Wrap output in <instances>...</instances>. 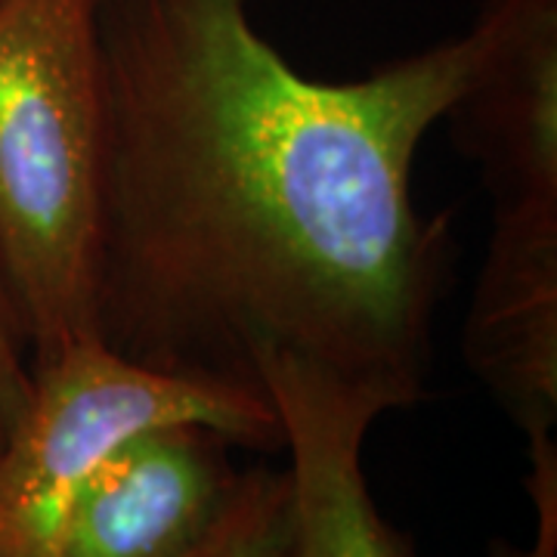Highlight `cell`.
Wrapping results in <instances>:
<instances>
[{"label": "cell", "mask_w": 557, "mask_h": 557, "mask_svg": "<svg viewBox=\"0 0 557 557\" xmlns=\"http://www.w3.org/2000/svg\"><path fill=\"white\" fill-rule=\"evenodd\" d=\"M458 38L359 81L300 75L248 0H102L97 338L168 375L258 391L276 359L387 412L424 397L449 218L412 164L483 53Z\"/></svg>", "instance_id": "6da1fadb"}, {"label": "cell", "mask_w": 557, "mask_h": 557, "mask_svg": "<svg viewBox=\"0 0 557 557\" xmlns=\"http://www.w3.org/2000/svg\"><path fill=\"white\" fill-rule=\"evenodd\" d=\"M102 0H0V260L32 366L97 338Z\"/></svg>", "instance_id": "7a4b0ae2"}, {"label": "cell", "mask_w": 557, "mask_h": 557, "mask_svg": "<svg viewBox=\"0 0 557 557\" xmlns=\"http://www.w3.org/2000/svg\"><path fill=\"white\" fill-rule=\"evenodd\" d=\"M461 354L527 443L557 428V201L496 205Z\"/></svg>", "instance_id": "8992f818"}, {"label": "cell", "mask_w": 557, "mask_h": 557, "mask_svg": "<svg viewBox=\"0 0 557 557\" xmlns=\"http://www.w3.org/2000/svg\"><path fill=\"white\" fill-rule=\"evenodd\" d=\"M230 446L199 424L127 440L65 496L28 557H180L239 480Z\"/></svg>", "instance_id": "277c9868"}, {"label": "cell", "mask_w": 557, "mask_h": 557, "mask_svg": "<svg viewBox=\"0 0 557 557\" xmlns=\"http://www.w3.org/2000/svg\"><path fill=\"white\" fill-rule=\"evenodd\" d=\"M174 424H199L233 446L282 449L276 409L258 391L168 375L102 341L35 362L28 399L0 449V557H28L102 458Z\"/></svg>", "instance_id": "3957f363"}, {"label": "cell", "mask_w": 557, "mask_h": 557, "mask_svg": "<svg viewBox=\"0 0 557 557\" xmlns=\"http://www.w3.org/2000/svg\"><path fill=\"white\" fill-rule=\"evenodd\" d=\"M28 391H32L28 341L22 332L20 310H16V300L3 273V260H0V449L10 428L20 418Z\"/></svg>", "instance_id": "30bf717a"}, {"label": "cell", "mask_w": 557, "mask_h": 557, "mask_svg": "<svg viewBox=\"0 0 557 557\" xmlns=\"http://www.w3.org/2000/svg\"><path fill=\"white\" fill-rule=\"evenodd\" d=\"M288 530V471H239L218 520L180 557H282Z\"/></svg>", "instance_id": "ba28073f"}, {"label": "cell", "mask_w": 557, "mask_h": 557, "mask_svg": "<svg viewBox=\"0 0 557 557\" xmlns=\"http://www.w3.org/2000/svg\"><path fill=\"white\" fill-rule=\"evenodd\" d=\"M530 474L523 480L536 511V530L530 545L511 539H493L486 557H557V443L555 437L527 443Z\"/></svg>", "instance_id": "9c48e42d"}, {"label": "cell", "mask_w": 557, "mask_h": 557, "mask_svg": "<svg viewBox=\"0 0 557 557\" xmlns=\"http://www.w3.org/2000/svg\"><path fill=\"white\" fill-rule=\"evenodd\" d=\"M483 53L453 102L496 205L557 201V0H486Z\"/></svg>", "instance_id": "52a82bcc"}, {"label": "cell", "mask_w": 557, "mask_h": 557, "mask_svg": "<svg viewBox=\"0 0 557 557\" xmlns=\"http://www.w3.org/2000/svg\"><path fill=\"white\" fill-rule=\"evenodd\" d=\"M260 387L288 449V530L282 557H416L379 511L362 446L387 406L322 369L276 359Z\"/></svg>", "instance_id": "5b68a950"}]
</instances>
